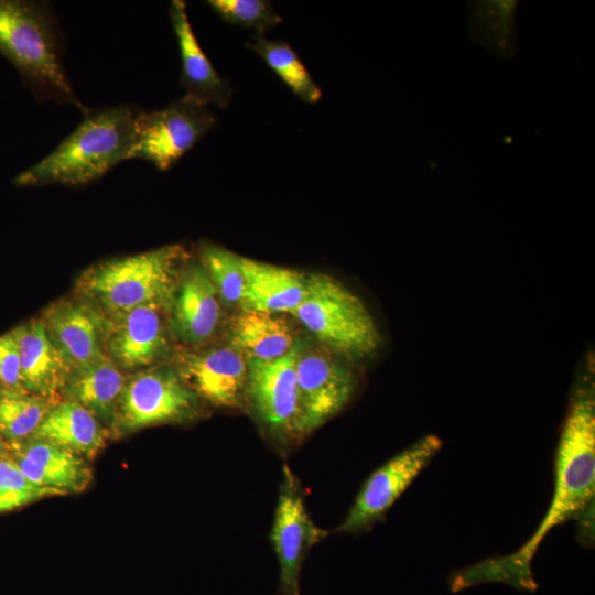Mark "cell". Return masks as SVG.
<instances>
[{
    "label": "cell",
    "instance_id": "obj_17",
    "mask_svg": "<svg viewBox=\"0 0 595 595\" xmlns=\"http://www.w3.org/2000/svg\"><path fill=\"white\" fill-rule=\"evenodd\" d=\"M169 14L178 43L181 85L186 91L185 96L208 106L228 107L232 96L231 86L219 75L199 46L187 18L185 2L173 0Z\"/></svg>",
    "mask_w": 595,
    "mask_h": 595
},
{
    "label": "cell",
    "instance_id": "obj_18",
    "mask_svg": "<svg viewBox=\"0 0 595 595\" xmlns=\"http://www.w3.org/2000/svg\"><path fill=\"white\" fill-rule=\"evenodd\" d=\"M11 331L18 345L23 390L51 401L63 389L69 367L51 340L42 318Z\"/></svg>",
    "mask_w": 595,
    "mask_h": 595
},
{
    "label": "cell",
    "instance_id": "obj_27",
    "mask_svg": "<svg viewBox=\"0 0 595 595\" xmlns=\"http://www.w3.org/2000/svg\"><path fill=\"white\" fill-rule=\"evenodd\" d=\"M208 4L226 22L253 29L257 34H263L282 21L273 6L264 0H209Z\"/></svg>",
    "mask_w": 595,
    "mask_h": 595
},
{
    "label": "cell",
    "instance_id": "obj_6",
    "mask_svg": "<svg viewBox=\"0 0 595 595\" xmlns=\"http://www.w3.org/2000/svg\"><path fill=\"white\" fill-rule=\"evenodd\" d=\"M216 125L208 105L185 95L160 110L139 111L128 160L169 170Z\"/></svg>",
    "mask_w": 595,
    "mask_h": 595
},
{
    "label": "cell",
    "instance_id": "obj_14",
    "mask_svg": "<svg viewBox=\"0 0 595 595\" xmlns=\"http://www.w3.org/2000/svg\"><path fill=\"white\" fill-rule=\"evenodd\" d=\"M41 318L71 370L108 356L102 349L108 323L84 302H57Z\"/></svg>",
    "mask_w": 595,
    "mask_h": 595
},
{
    "label": "cell",
    "instance_id": "obj_15",
    "mask_svg": "<svg viewBox=\"0 0 595 595\" xmlns=\"http://www.w3.org/2000/svg\"><path fill=\"white\" fill-rule=\"evenodd\" d=\"M9 447L10 458L31 482L58 495L80 493L93 479L86 458L51 442L29 439Z\"/></svg>",
    "mask_w": 595,
    "mask_h": 595
},
{
    "label": "cell",
    "instance_id": "obj_30",
    "mask_svg": "<svg viewBox=\"0 0 595 595\" xmlns=\"http://www.w3.org/2000/svg\"><path fill=\"white\" fill-rule=\"evenodd\" d=\"M10 456V447L8 443L0 435V457Z\"/></svg>",
    "mask_w": 595,
    "mask_h": 595
},
{
    "label": "cell",
    "instance_id": "obj_1",
    "mask_svg": "<svg viewBox=\"0 0 595 595\" xmlns=\"http://www.w3.org/2000/svg\"><path fill=\"white\" fill-rule=\"evenodd\" d=\"M595 495V383L589 353L578 369L555 453L554 491L548 512L531 538L516 552L465 567L451 578V591L483 583H505L521 592L538 585L531 564L540 543L556 526L591 513Z\"/></svg>",
    "mask_w": 595,
    "mask_h": 595
},
{
    "label": "cell",
    "instance_id": "obj_12",
    "mask_svg": "<svg viewBox=\"0 0 595 595\" xmlns=\"http://www.w3.org/2000/svg\"><path fill=\"white\" fill-rule=\"evenodd\" d=\"M167 307L149 304L112 316L105 339L108 357L127 370L154 364L167 349Z\"/></svg>",
    "mask_w": 595,
    "mask_h": 595
},
{
    "label": "cell",
    "instance_id": "obj_8",
    "mask_svg": "<svg viewBox=\"0 0 595 595\" xmlns=\"http://www.w3.org/2000/svg\"><path fill=\"white\" fill-rule=\"evenodd\" d=\"M199 400L178 374L169 369L144 370L126 381L113 420L125 433L183 422L199 413Z\"/></svg>",
    "mask_w": 595,
    "mask_h": 595
},
{
    "label": "cell",
    "instance_id": "obj_19",
    "mask_svg": "<svg viewBox=\"0 0 595 595\" xmlns=\"http://www.w3.org/2000/svg\"><path fill=\"white\" fill-rule=\"evenodd\" d=\"M242 311L289 313L302 302L306 277L301 272L242 257Z\"/></svg>",
    "mask_w": 595,
    "mask_h": 595
},
{
    "label": "cell",
    "instance_id": "obj_24",
    "mask_svg": "<svg viewBox=\"0 0 595 595\" xmlns=\"http://www.w3.org/2000/svg\"><path fill=\"white\" fill-rule=\"evenodd\" d=\"M248 48L259 55L282 82L303 101L314 104L322 97V90L312 78L298 53L284 41H271L263 34H256Z\"/></svg>",
    "mask_w": 595,
    "mask_h": 595
},
{
    "label": "cell",
    "instance_id": "obj_7",
    "mask_svg": "<svg viewBox=\"0 0 595 595\" xmlns=\"http://www.w3.org/2000/svg\"><path fill=\"white\" fill-rule=\"evenodd\" d=\"M349 363L324 346L301 344L295 365L300 439L331 420L353 399L358 380Z\"/></svg>",
    "mask_w": 595,
    "mask_h": 595
},
{
    "label": "cell",
    "instance_id": "obj_11",
    "mask_svg": "<svg viewBox=\"0 0 595 595\" xmlns=\"http://www.w3.org/2000/svg\"><path fill=\"white\" fill-rule=\"evenodd\" d=\"M303 493L298 477L284 464L270 532L279 564L280 595H300L302 565L310 550L328 534L313 522Z\"/></svg>",
    "mask_w": 595,
    "mask_h": 595
},
{
    "label": "cell",
    "instance_id": "obj_20",
    "mask_svg": "<svg viewBox=\"0 0 595 595\" xmlns=\"http://www.w3.org/2000/svg\"><path fill=\"white\" fill-rule=\"evenodd\" d=\"M30 439L51 442L91 459L104 448L106 433L91 412L65 400L51 407Z\"/></svg>",
    "mask_w": 595,
    "mask_h": 595
},
{
    "label": "cell",
    "instance_id": "obj_31",
    "mask_svg": "<svg viewBox=\"0 0 595 595\" xmlns=\"http://www.w3.org/2000/svg\"><path fill=\"white\" fill-rule=\"evenodd\" d=\"M2 390H3V389L0 387V393H1Z\"/></svg>",
    "mask_w": 595,
    "mask_h": 595
},
{
    "label": "cell",
    "instance_id": "obj_26",
    "mask_svg": "<svg viewBox=\"0 0 595 595\" xmlns=\"http://www.w3.org/2000/svg\"><path fill=\"white\" fill-rule=\"evenodd\" d=\"M201 264L217 295L228 304H240L245 288L242 257L212 244L201 248Z\"/></svg>",
    "mask_w": 595,
    "mask_h": 595
},
{
    "label": "cell",
    "instance_id": "obj_25",
    "mask_svg": "<svg viewBox=\"0 0 595 595\" xmlns=\"http://www.w3.org/2000/svg\"><path fill=\"white\" fill-rule=\"evenodd\" d=\"M24 390L0 393V435L10 444L32 437L53 404Z\"/></svg>",
    "mask_w": 595,
    "mask_h": 595
},
{
    "label": "cell",
    "instance_id": "obj_4",
    "mask_svg": "<svg viewBox=\"0 0 595 595\" xmlns=\"http://www.w3.org/2000/svg\"><path fill=\"white\" fill-rule=\"evenodd\" d=\"M186 263V251L171 245L99 262L85 270L78 292L112 316L142 305L172 309Z\"/></svg>",
    "mask_w": 595,
    "mask_h": 595
},
{
    "label": "cell",
    "instance_id": "obj_2",
    "mask_svg": "<svg viewBox=\"0 0 595 595\" xmlns=\"http://www.w3.org/2000/svg\"><path fill=\"white\" fill-rule=\"evenodd\" d=\"M139 111L130 105L86 110L77 128L13 183L83 186L99 180L128 160Z\"/></svg>",
    "mask_w": 595,
    "mask_h": 595
},
{
    "label": "cell",
    "instance_id": "obj_21",
    "mask_svg": "<svg viewBox=\"0 0 595 595\" xmlns=\"http://www.w3.org/2000/svg\"><path fill=\"white\" fill-rule=\"evenodd\" d=\"M126 379L119 367L108 357L71 370L62 391L98 420L115 419Z\"/></svg>",
    "mask_w": 595,
    "mask_h": 595
},
{
    "label": "cell",
    "instance_id": "obj_23",
    "mask_svg": "<svg viewBox=\"0 0 595 595\" xmlns=\"http://www.w3.org/2000/svg\"><path fill=\"white\" fill-rule=\"evenodd\" d=\"M516 9V1L469 2V31L474 40L499 57H511L517 48Z\"/></svg>",
    "mask_w": 595,
    "mask_h": 595
},
{
    "label": "cell",
    "instance_id": "obj_3",
    "mask_svg": "<svg viewBox=\"0 0 595 595\" xmlns=\"http://www.w3.org/2000/svg\"><path fill=\"white\" fill-rule=\"evenodd\" d=\"M0 54L17 68L37 99L87 110L64 68L57 23L46 4L0 0Z\"/></svg>",
    "mask_w": 595,
    "mask_h": 595
},
{
    "label": "cell",
    "instance_id": "obj_13",
    "mask_svg": "<svg viewBox=\"0 0 595 595\" xmlns=\"http://www.w3.org/2000/svg\"><path fill=\"white\" fill-rule=\"evenodd\" d=\"M247 359L232 346L184 356L180 377L202 400L223 409L245 404Z\"/></svg>",
    "mask_w": 595,
    "mask_h": 595
},
{
    "label": "cell",
    "instance_id": "obj_5",
    "mask_svg": "<svg viewBox=\"0 0 595 595\" xmlns=\"http://www.w3.org/2000/svg\"><path fill=\"white\" fill-rule=\"evenodd\" d=\"M293 315L325 348L348 360L374 355L381 336L364 302L335 278L306 277L305 294Z\"/></svg>",
    "mask_w": 595,
    "mask_h": 595
},
{
    "label": "cell",
    "instance_id": "obj_16",
    "mask_svg": "<svg viewBox=\"0 0 595 595\" xmlns=\"http://www.w3.org/2000/svg\"><path fill=\"white\" fill-rule=\"evenodd\" d=\"M171 313V326L184 343L201 344L215 333L221 315L219 300L201 263L185 266Z\"/></svg>",
    "mask_w": 595,
    "mask_h": 595
},
{
    "label": "cell",
    "instance_id": "obj_28",
    "mask_svg": "<svg viewBox=\"0 0 595 595\" xmlns=\"http://www.w3.org/2000/svg\"><path fill=\"white\" fill-rule=\"evenodd\" d=\"M54 495L58 494L31 482L10 456L0 457V513Z\"/></svg>",
    "mask_w": 595,
    "mask_h": 595
},
{
    "label": "cell",
    "instance_id": "obj_29",
    "mask_svg": "<svg viewBox=\"0 0 595 595\" xmlns=\"http://www.w3.org/2000/svg\"><path fill=\"white\" fill-rule=\"evenodd\" d=\"M0 387L10 391L23 390L19 350L12 331L0 336Z\"/></svg>",
    "mask_w": 595,
    "mask_h": 595
},
{
    "label": "cell",
    "instance_id": "obj_22",
    "mask_svg": "<svg viewBox=\"0 0 595 595\" xmlns=\"http://www.w3.org/2000/svg\"><path fill=\"white\" fill-rule=\"evenodd\" d=\"M298 344L292 326L279 314L242 311L231 328V346L247 360H274Z\"/></svg>",
    "mask_w": 595,
    "mask_h": 595
},
{
    "label": "cell",
    "instance_id": "obj_9",
    "mask_svg": "<svg viewBox=\"0 0 595 595\" xmlns=\"http://www.w3.org/2000/svg\"><path fill=\"white\" fill-rule=\"evenodd\" d=\"M301 344L274 360H247L245 402L281 447L301 440L298 433L295 365Z\"/></svg>",
    "mask_w": 595,
    "mask_h": 595
},
{
    "label": "cell",
    "instance_id": "obj_10",
    "mask_svg": "<svg viewBox=\"0 0 595 595\" xmlns=\"http://www.w3.org/2000/svg\"><path fill=\"white\" fill-rule=\"evenodd\" d=\"M441 447L440 437L426 435L378 467L363 484L335 531L358 533L382 520Z\"/></svg>",
    "mask_w": 595,
    "mask_h": 595
}]
</instances>
